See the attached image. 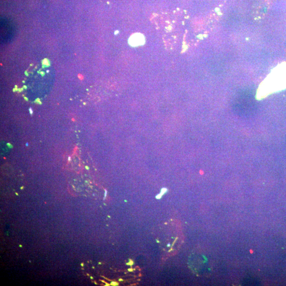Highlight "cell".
Here are the masks:
<instances>
[{"label":"cell","mask_w":286,"mask_h":286,"mask_svg":"<svg viewBox=\"0 0 286 286\" xmlns=\"http://www.w3.org/2000/svg\"><path fill=\"white\" fill-rule=\"evenodd\" d=\"M129 44L132 47H137L145 44L146 39L144 35L140 33H135L129 39Z\"/></svg>","instance_id":"cell-1"}]
</instances>
